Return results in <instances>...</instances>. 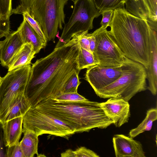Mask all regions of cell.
<instances>
[{"mask_svg": "<svg viewBox=\"0 0 157 157\" xmlns=\"http://www.w3.org/2000/svg\"><path fill=\"white\" fill-rule=\"evenodd\" d=\"M79 46L71 39L32 64L24 92L31 107L61 94L68 78L74 72L80 71L78 64Z\"/></svg>", "mask_w": 157, "mask_h": 157, "instance_id": "6da1fadb", "label": "cell"}, {"mask_svg": "<svg viewBox=\"0 0 157 157\" xmlns=\"http://www.w3.org/2000/svg\"><path fill=\"white\" fill-rule=\"evenodd\" d=\"M110 33L125 57L149 67L152 29L147 21L130 13L124 6L114 10Z\"/></svg>", "mask_w": 157, "mask_h": 157, "instance_id": "7a4b0ae2", "label": "cell"}, {"mask_svg": "<svg viewBox=\"0 0 157 157\" xmlns=\"http://www.w3.org/2000/svg\"><path fill=\"white\" fill-rule=\"evenodd\" d=\"M74 128L75 133L94 128H105L113 122L105 113L99 103L89 100L66 101L48 98L34 106Z\"/></svg>", "mask_w": 157, "mask_h": 157, "instance_id": "3957f363", "label": "cell"}, {"mask_svg": "<svg viewBox=\"0 0 157 157\" xmlns=\"http://www.w3.org/2000/svg\"><path fill=\"white\" fill-rule=\"evenodd\" d=\"M68 0H20L11 14L29 12L40 24L48 41H54L65 24L64 8Z\"/></svg>", "mask_w": 157, "mask_h": 157, "instance_id": "277c9868", "label": "cell"}, {"mask_svg": "<svg viewBox=\"0 0 157 157\" xmlns=\"http://www.w3.org/2000/svg\"><path fill=\"white\" fill-rule=\"evenodd\" d=\"M127 70L113 82L95 94L101 98H117L128 101L147 89L146 70L141 64L128 58Z\"/></svg>", "mask_w": 157, "mask_h": 157, "instance_id": "5b68a950", "label": "cell"}, {"mask_svg": "<svg viewBox=\"0 0 157 157\" xmlns=\"http://www.w3.org/2000/svg\"><path fill=\"white\" fill-rule=\"evenodd\" d=\"M74 5L72 14L68 22L64 24L61 36L55 47L67 42L75 34L92 29L94 19L101 14L93 0H75Z\"/></svg>", "mask_w": 157, "mask_h": 157, "instance_id": "8992f818", "label": "cell"}, {"mask_svg": "<svg viewBox=\"0 0 157 157\" xmlns=\"http://www.w3.org/2000/svg\"><path fill=\"white\" fill-rule=\"evenodd\" d=\"M22 126L23 131L30 130L38 136L48 134L67 137L75 133L70 125L35 107H31L23 117Z\"/></svg>", "mask_w": 157, "mask_h": 157, "instance_id": "52a82bcc", "label": "cell"}, {"mask_svg": "<svg viewBox=\"0 0 157 157\" xmlns=\"http://www.w3.org/2000/svg\"><path fill=\"white\" fill-rule=\"evenodd\" d=\"M94 33L96 45L93 54L98 64L110 67L123 65L126 57L109 31L101 27Z\"/></svg>", "mask_w": 157, "mask_h": 157, "instance_id": "ba28073f", "label": "cell"}, {"mask_svg": "<svg viewBox=\"0 0 157 157\" xmlns=\"http://www.w3.org/2000/svg\"><path fill=\"white\" fill-rule=\"evenodd\" d=\"M30 64L8 71L0 83V116L20 93H24Z\"/></svg>", "mask_w": 157, "mask_h": 157, "instance_id": "9c48e42d", "label": "cell"}, {"mask_svg": "<svg viewBox=\"0 0 157 157\" xmlns=\"http://www.w3.org/2000/svg\"><path fill=\"white\" fill-rule=\"evenodd\" d=\"M128 58L124 64L118 67H104L98 64L87 69L85 79L96 93L118 79L127 70Z\"/></svg>", "mask_w": 157, "mask_h": 157, "instance_id": "30bf717a", "label": "cell"}, {"mask_svg": "<svg viewBox=\"0 0 157 157\" xmlns=\"http://www.w3.org/2000/svg\"><path fill=\"white\" fill-rule=\"evenodd\" d=\"M99 104L116 127H120L128 122L130 116L128 101L121 98H111L105 102L99 103Z\"/></svg>", "mask_w": 157, "mask_h": 157, "instance_id": "8fae6325", "label": "cell"}, {"mask_svg": "<svg viewBox=\"0 0 157 157\" xmlns=\"http://www.w3.org/2000/svg\"><path fill=\"white\" fill-rule=\"evenodd\" d=\"M113 146L116 157H145L139 141L122 134L114 135Z\"/></svg>", "mask_w": 157, "mask_h": 157, "instance_id": "7c38bea8", "label": "cell"}, {"mask_svg": "<svg viewBox=\"0 0 157 157\" xmlns=\"http://www.w3.org/2000/svg\"><path fill=\"white\" fill-rule=\"evenodd\" d=\"M24 43L19 31L10 33L0 41V61L2 65L8 67L9 64Z\"/></svg>", "mask_w": 157, "mask_h": 157, "instance_id": "4fadbf2b", "label": "cell"}, {"mask_svg": "<svg viewBox=\"0 0 157 157\" xmlns=\"http://www.w3.org/2000/svg\"><path fill=\"white\" fill-rule=\"evenodd\" d=\"M157 26L150 27L152 29L149 64L146 69L148 81L147 89L153 95L157 91Z\"/></svg>", "mask_w": 157, "mask_h": 157, "instance_id": "5bb4252c", "label": "cell"}, {"mask_svg": "<svg viewBox=\"0 0 157 157\" xmlns=\"http://www.w3.org/2000/svg\"><path fill=\"white\" fill-rule=\"evenodd\" d=\"M31 107L24 93L19 94L0 116V122H4L12 119L23 117Z\"/></svg>", "mask_w": 157, "mask_h": 157, "instance_id": "9a60e30c", "label": "cell"}, {"mask_svg": "<svg viewBox=\"0 0 157 157\" xmlns=\"http://www.w3.org/2000/svg\"><path fill=\"white\" fill-rule=\"evenodd\" d=\"M22 122L23 117H20L2 124L7 146L19 142L23 132Z\"/></svg>", "mask_w": 157, "mask_h": 157, "instance_id": "2e32d148", "label": "cell"}, {"mask_svg": "<svg viewBox=\"0 0 157 157\" xmlns=\"http://www.w3.org/2000/svg\"><path fill=\"white\" fill-rule=\"evenodd\" d=\"M17 30L24 43L31 44L36 54L46 47L39 35L24 18Z\"/></svg>", "mask_w": 157, "mask_h": 157, "instance_id": "e0dca14e", "label": "cell"}, {"mask_svg": "<svg viewBox=\"0 0 157 157\" xmlns=\"http://www.w3.org/2000/svg\"><path fill=\"white\" fill-rule=\"evenodd\" d=\"M35 54L31 44L24 43L10 62L7 67L8 71L30 64Z\"/></svg>", "mask_w": 157, "mask_h": 157, "instance_id": "ac0fdd59", "label": "cell"}, {"mask_svg": "<svg viewBox=\"0 0 157 157\" xmlns=\"http://www.w3.org/2000/svg\"><path fill=\"white\" fill-rule=\"evenodd\" d=\"M24 136L20 142L24 157H33L38 155L39 136L33 132L25 130L23 131Z\"/></svg>", "mask_w": 157, "mask_h": 157, "instance_id": "d6986e66", "label": "cell"}, {"mask_svg": "<svg viewBox=\"0 0 157 157\" xmlns=\"http://www.w3.org/2000/svg\"><path fill=\"white\" fill-rule=\"evenodd\" d=\"M125 10L137 17L147 20L149 12L144 0H127L125 3Z\"/></svg>", "mask_w": 157, "mask_h": 157, "instance_id": "ffe728a7", "label": "cell"}, {"mask_svg": "<svg viewBox=\"0 0 157 157\" xmlns=\"http://www.w3.org/2000/svg\"><path fill=\"white\" fill-rule=\"evenodd\" d=\"M157 119L156 108H151L147 111L146 116L143 121L136 128L131 130L129 136L132 138L146 131H150L153 122Z\"/></svg>", "mask_w": 157, "mask_h": 157, "instance_id": "44dd1931", "label": "cell"}, {"mask_svg": "<svg viewBox=\"0 0 157 157\" xmlns=\"http://www.w3.org/2000/svg\"><path fill=\"white\" fill-rule=\"evenodd\" d=\"M97 64L98 63L95 59L93 53L79 46L78 60V69L81 70L87 69Z\"/></svg>", "mask_w": 157, "mask_h": 157, "instance_id": "7402d4cb", "label": "cell"}, {"mask_svg": "<svg viewBox=\"0 0 157 157\" xmlns=\"http://www.w3.org/2000/svg\"><path fill=\"white\" fill-rule=\"evenodd\" d=\"M97 9L101 13L124 6L127 0H93Z\"/></svg>", "mask_w": 157, "mask_h": 157, "instance_id": "603a6c76", "label": "cell"}, {"mask_svg": "<svg viewBox=\"0 0 157 157\" xmlns=\"http://www.w3.org/2000/svg\"><path fill=\"white\" fill-rule=\"evenodd\" d=\"M80 71L74 72L65 83L61 94L77 93L78 86L81 83L78 77Z\"/></svg>", "mask_w": 157, "mask_h": 157, "instance_id": "cb8c5ba5", "label": "cell"}, {"mask_svg": "<svg viewBox=\"0 0 157 157\" xmlns=\"http://www.w3.org/2000/svg\"><path fill=\"white\" fill-rule=\"evenodd\" d=\"M62 157H99V156L93 151L85 147H82L75 151L71 149L66 150L61 154Z\"/></svg>", "mask_w": 157, "mask_h": 157, "instance_id": "d4e9b609", "label": "cell"}, {"mask_svg": "<svg viewBox=\"0 0 157 157\" xmlns=\"http://www.w3.org/2000/svg\"><path fill=\"white\" fill-rule=\"evenodd\" d=\"M90 33L88 31H82L74 34L71 40L83 48L90 52L89 47Z\"/></svg>", "mask_w": 157, "mask_h": 157, "instance_id": "484cf974", "label": "cell"}, {"mask_svg": "<svg viewBox=\"0 0 157 157\" xmlns=\"http://www.w3.org/2000/svg\"><path fill=\"white\" fill-rule=\"evenodd\" d=\"M22 14L23 18L28 22L39 35L44 43L46 46L47 40L38 22L27 12H25Z\"/></svg>", "mask_w": 157, "mask_h": 157, "instance_id": "4316f807", "label": "cell"}, {"mask_svg": "<svg viewBox=\"0 0 157 157\" xmlns=\"http://www.w3.org/2000/svg\"><path fill=\"white\" fill-rule=\"evenodd\" d=\"M56 100L66 101H87L85 98L77 93H62L56 96Z\"/></svg>", "mask_w": 157, "mask_h": 157, "instance_id": "83f0119b", "label": "cell"}, {"mask_svg": "<svg viewBox=\"0 0 157 157\" xmlns=\"http://www.w3.org/2000/svg\"><path fill=\"white\" fill-rule=\"evenodd\" d=\"M10 17L0 15V39L6 36L10 33Z\"/></svg>", "mask_w": 157, "mask_h": 157, "instance_id": "f1b7e54d", "label": "cell"}, {"mask_svg": "<svg viewBox=\"0 0 157 157\" xmlns=\"http://www.w3.org/2000/svg\"><path fill=\"white\" fill-rule=\"evenodd\" d=\"M6 157H24L19 142L8 147Z\"/></svg>", "mask_w": 157, "mask_h": 157, "instance_id": "f546056e", "label": "cell"}, {"mask_svg": "<svg viewBox=\"0 0 157 157\" xmlns=\"http://www.w3.org/2000/svg\"><path fill=\"white\" fill-rule=\"evenodd\" d=\"M149 12V18L154 21L157 20V0H144Z\"/></svg>", "mask_w": 157, "mask_h": 157, "instance_id": "4dcf8cb0", "label": "cell"}, {"mask_svg": "<svg viewBox=\"0 0 157 157\" xmlns=\"http://www.w3.org/2000/svg\"><path fill=\"white\" fill-rule=\"evenodd\" d=\"M12 10V0H0V15L10 17Z\"/></svg>", "mask_w": 157, "mask_h": 157, "instance_id": "1f68e13d", "label": "cell"}, {"mask_svg": "<svg viewBox=\"0 0 157 157\" xmlns=\"http://www.w3.org/2000/svg\"><path fill=\"white\" fill-rule=\"evenodd\" d=\"M102 16L101 22V27L104 29H107L110 25L114 14V10L105 11L101 13Z\"/></svg>", "mask_w": 157, "mask_h": 157, "instance_id": "d6a6232c", "label": "cell"}, {"mask_svg": "<svg viewBox=\"0 0 157 157\" xmlns=\"http://www.w3.org/2000/svg\"><path fill=\"white\" fill-rule=\"evenodd\" d=\"M8 147L6 145L2 125L0 122V157H6Z\"/></svg>", "mask_w": 157, "mask_h": 157, "instance_id": "836d02e7", "label": "cell"}, {"mask_svg": "<svg viewBox=\"0 0 157 157\" xmlns=\"http://www.w3.org/2000/svg\"><path fill=\"white\" fill-rule=\"evenodd\" d=\"M96 43L95 35L93 32L90 33L89 47L90 52L93 53L96 47Z\"/></svg>", "mask_w": 157, "mask_h": 157, "instance_id": "e575fe53", "label": "cell"}, {"mask_svg": "<svg viewBox=\"0 0 157 157\" xmlns=\"http://www.w3.org/2000/svg\"><path fill=\"white\" fill-rule=\"evenodd\" d=\"M2 79V78L0 76V83Z\"/></svg>", "mask_w": 157, "mask_h": 157, "instance_id": "d590c367", "label": "cell"}, {"mask_svg": "<svg viewBox=\"0 0 157 157\" xmlns=\"http://www.w3.org/2000/svg\"></svg>", "mask_w": 157, "mask_h": 157, "instance_id": "8d00e7d4", "label": "cell"}]
</instances>
